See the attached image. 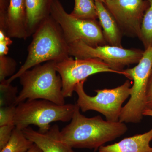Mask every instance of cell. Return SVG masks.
Wrapping results in <instances>:
<instances>
[{
    "label": "cell",
    "instance_id": "obj_1",
    "mask_svg": "<svg viewBox=\"0 0 152 152\" xmlns=\"http://www.w3.org/2000/svg\"><path fill=\"white\" fill-rule=\"evenodd\" d=\"M76 107L71 122L60 131L63 141L75 148L97 149L108 142L124 134L128 131L125 123L104 121L100 116L87 118Z\"/></svg>",
    "mask_w": 152,
    "mask_h": 152
},
{
    "label": "cell",
    "instance_id": "obj_2",
    "mask_svg": "<svg viewBox=\"0 0 152 152\" xmlns=\"http://www.w3.org/2000/svg\"><path fill=\"white\" fill-rule=\"evenodd\" d=\"M25 62L15 75L5 81L11 84L23 73L45 62L60 61L70 56L69 45L59 26L51 16L48 17L32 35Z\"/></svg>",
    "mask_w": 152,
    "mask_h": 152
},
{
    "label": "cell",
    "instance_id": "obj_3",
    "mask_svg": "<svg viewBox=\"0 0 152 152\" xmlns=\"http://www.w3.org/2000/svg\"><path fill=\"white\" fill-rule=\"evenodd\" d=\"M56 62H47L28 70L19 77L22 89L15 104L26 100H46L59 105L65 104L61 78L55 67Z\"/></svg>",
    "mask_w": 152,
    "mask_h": 152
},
{
    "label": "cell",
    "instance_id": "obj_4",
    "mask_svg": "<svg viewBox=\"0 0 152 152\" xmlns=\"http://www.w3.org/2000/svg\"><path fill=\"white\" fill-rule=\"evenodd\" d=\"M76 107V104L59 105L46 100H28L17 105L14 125L22 131L35 125L39 128V132L45 133L50 129L51 123L71 121Z\"/></svg>",
    "mask_w": 152,
    "mask_h": 152
},
{
    "label": "cell",
    "instance_id": "obj_5",
    "mask_svg": "<svg viewBox=\"0 0 152 152\" xmlns=\"http://www.w3.org/2000/svg\"><path fill=\"white\" fill-rule=\"evenodd\" d=\"M121 72L122 75L133 82L130 98L123 107L119 121L125 123L140 122L146 109L147 87L152 72V46L145 50L137 66Z\"/></svg>",
    "mask_w": 152,
    "mask_h": 152
},
{
    "label": "cell",
    "instance_id": "obj_6",
    "mask_svg": "<svg viewBox=\"0 0 152 152\" xmlns=\"http://www.w3.org/2000/svg\"><path fill=\"white\" fill-rule=\"evenodd\" d=\"M86 80L82 81L76 85L75 91L78 95L77 104L82 112L94 110L104 115L107 121H119L122 105L130 96L133 82L126 81L119 86L113 89L95 90L96 95L91 96L84 88Z\"/></svg>",
    "mask_w": 152,
    "mask_h": 152
},
{
    "label": "cell",
    "instance_id": "obj_7",
    "mask_svg": "<svg viewBox=\"0 0 152 152\" xmlns=\"http://www.w3.org/2000/svg\"><path fill=\"white\" fill-rule=\"evenodd\" d=\"M50 16L59 26L68 45L78 41L92 47L107 45L99 21L78 18L68 14L59 0L53 1Z\"/></svg>",
    "mask_w": 152,
    "mask_h": 152
},
{
    "label": "cell",
    "instance_id": "obj_8",
    "mask_svg": "<svg viewBox=\"0 0 152 152\" xmlns=\"http://www.w3.org/2000/svg\"><path fill=\"white\" fill-rule=\"evenodd\" d=\"M144 51L139 49H126L110 45L92 47L78 41L69 45V55L75 58H97L110 66L117 74L122 75L125 66L138 64Z\"/></svg>",
    "mask_w": 152,
    "mask_h": 152
},
{
    "label": "cell",
    "instance_id": "obj_9",
    "mask_svg": "<svg viewBox=\"0 0 152 152\" xmlns=\"http://www.w3.org/2000/svg\"><path fill=\"white\" fill-rule=\"evenodd\" d=\"M55 67L61 78L65 98L72 96L77 84L86 80L90 76L102 72L117 73L108 65L97 58L74 59L69 56L55 62Z\"/></svg>",
    "mask_w": 152,
    "mask_h": 152
},
{
    "label": "cell",
    "instance_id": "obj_10",
    "mask_svg": "<svg viewBox=\"0 0 152 152\" xmlns=\"http://www.w3.org/2000/svg\"><path fill=\"white\" fill-rule=\"evenodd\" d=\"M106 8L113 16L123 36L140 39L142 22L149 5L146 0H105Z\"/></svg>",
    "mask_w": 152,
    "mask_h": 152
},
{
    "label": "cell",
    "instance_id": "obj_11",
    "mask_svg": "<svg viewBox=\"0 0 152 152\" xmlns=\"http://www.w3.org/2000/svg\"><path fill=\"white\" fill-rule=\"evenodd\" d=\"M22 131L26 137L37 145L43 152H75L72 148L61 139L59 128L57 125L51 126L45 133L34 130L29 126Z\"/></svg>",
    "mask_w": 152,
    "mask_h": 152
},
{
    "label": "cell",
    "instance_id": "obj_12",
    "mask_svg": "<svg viewBox=\"0 0 152 152\" xmlns=\"http://www.w3.org/2000/svg\"><path fill=\"white\" fill-rule=\"evenodd\" d=\"M10 37L26 40L28 37L25 0H9L7 20Z\"/></svg>",
    "mask_w": 152,
    "mask_h": 152
},
{
    "label": "cell",
    "instance_id": "obj_13",
    "mask_svg": "<svg viewBox=\"0 0 152 152\" xmlns=\"http://www.w3.org/2000/svg\"><path fill=\"white\" fill-rule=\"evenodd\" d=\"M95 2L98 19L107 45L123 47L122 39L123 35L115 19L103 3L99 1Z\"/></svg>",
    "mask_w": 152,
    "mask_h": 152
},
{
    "label": "cell",
    "instance_id": "obj_14",
    "mask_svg": "<svg viewBox=\"0 0 152 152\" xmlns=\"http://www.w3.org/2000/svg\"><path fill=\"white\" fill-rule=\"evenodd\" d=\"M152 128L146 132L125 138L118 142L102 146L99 152H152Z\"/></svg>",
    "mask_w": 152,
    "mask_h": 152
},
{
    "label": "cell",
    "instance_id": "obj_15",
    "mask_svg": "<svg viewBox=\"0 0 152 152\" xmlns=\"http://www.w3.org/2000/svg\"><path fill=\"white\" fill-rule=\"evenodd\" d=\"M53 0H25L27 30L29 37L43 22L50 16Z\"/></svg>",
    "mask_w": 152,
    "mask_h": 152
},
{
    "label": "cell",
    "instance_id": "obj_16",
    "mask_svg": "<svg viewBox=\"0 0 152 152\" xmlns=\"http://www.w3.org/2000/svg\"><path fill=\"white\" fill-rule=\"evenodd\" d=\"M34 143L27 138L23 131L15 128L10 138L1 152H27Z\"/></svg>",
    "mask_w": 152,
    "mask_h": 152
},
{
    "label": "cell",
    "instance_id": "obj_17",
    "mask_svg": "<svg viewBox=\"0 0 152 152\" xmlns=\"http://www.w3.org/2000/svg\"><path fill=\"white\" fill-rule=\"evenodd\" d=\"M75 3L72 15L84 20L98 19L94 0H75Z\"/></svg>",
    "mask_w": 152,
    "mask_h": 152
},
{
    "label": "cell",
    "instance_id": "obj_18",
    "mask_svg": "<svg viewBox=\"0 0 152 152\" xmlns=\"http://www.w3.org/2000/svg\"><path fill=\"white\" fill-rule=\"evenodd\" d=\"M149 5L144 15L140 40L145 50L152 46V0H148Z\"/></svg>",
    "mask_w": 152,
    "mask_h": 152
},
{
    "label": "cell",
    "instance_id": "obj_19",
    "mask_svg": "<svg viewBox=\"0 0 152 152\" xmlns=\"http://www.w3.org/2000/svg\"><path fill=\"white\" fill-rule=\"evenodd\" d=\"M1 107L15 105V101L18 92L17 87H13L11 84L4 82L1 83Z\"/></svg>",
    "mask_w": 152,
    "mask_h": 152
},
{
    "label": "cell",
    "instance_id": "obj_20",
    "mask_svg": "<svg viewBox=\"0 0 152 152\" xmlns=\"http://www.w3.org/2000/svg\"><path fill=\"white\" fill-rule=\"evenodd\" d=\"M17 63L13 59L6 56H0V82H4L6 78L13 75L16 69Z\"/></svg>",
    "mask_w": 152,
    "mask_h": 152
},
{
    "label": "cell",
    "instance_id": "obj_21",
    "mask_svg": "<svg viewBox=\"0 0 152 152\" xmlns=\"http://www.w3.org/2000/svg\"><path fill=\"white\" fill-rule=\"evenodd\" d=\"M16 106L10 105L1 107L0 126L9 124H14V118Z\"/></svg>",
    "mask_w": 152,
    "mask_h": 152
},
{
    "label": "cell",
    "instance_id": "obj_22",
    "mask_svg": "<svg viewBox=\"0 0 152 152\" xmlns=\"http://www.w3.org/2000/svg\"><path fill=\"white\" fill-rule=\"evenodd\" d=\"M14 124H9L0 126V150L8 142L14 129Z\"/></svg>",
    "mask_w": 152,
    "mask_h": 152
},
{
    "label": "cell",
    "instance_id": "obj_23",
    "mask_svg": "<svg viewBox=\"0 0 152 152\" xmlns=\"http://www.w3.org/2000/svg\"><path fill=\"white\" fill-rule=\"evenodd\" d=\"M9 4V0H0V31L4 32L7 34V16Z\"/></svg>",
    "mask_w": 152,
    "mask_h": 152
},
{
    "label": "cell",
    "instance_id": "obj_24",
    "mask_svg": "<svg viewBox=\"0 0 152 152\" xmlns=\"http://www.w3.org/2000/svg\"><path fill=\"white\" fill-rule=\"evenodd\" d=\"M12 42L10 37L3 31H0V56L7 54L8 47Z\"/></svg>",
    "mask_w": 152,
    "mask_h": 152
},
{
    "label": "cell",
    "instance_id": "obj_25",
    "mask_svg": "<svg viewBox=\"0 0 152 152\" xmlns=\"http://www.w3.org/2000/svg\"><path fill=\"white\" fill-rule=\"evenodd\" d=\"M146 105V109L152 110V72L147 87Z\"/></svg>",
    "mask_w": 152,
    "mask_h": 152
},
{
    "label": "cell",
    "instance_id": "obj_26",
    "mask_svg": "<svg viewBox=\"0 0 152 152\" xmlns=\"http://www.w3.org/2000/svg\"><path fill=\"white\" fill-rule=\"evenodd\" d=\"M27 152H43V151L37 145L34 143L32 147Z\"/></svg>",
    "mask_w": 152,
    "mask_h": 152
},
{
    "label": "cell",
    "instance_id": "obj_27",
    "mask_svg": "<svg viewBox=\"0 0 152 152\" xmlns=\"http://www.w3.org/2000/svg\"><path fill=\"white\" fill-rule=\"evenodd\" d=\"M143 116L152 117V110L145 109L143 112Z\"/></svg>",
    "mask_w": 152,
    "mask_h": 152
},
{
    "label": "cell",
    "instance_id": "obj_28",
    "mask_svg": "<svg viewBox=\"0 0 152 152\" xmlns=\"http://www.w3.org/2000/svg\"><path fill=\"white\" fill-rule=\"evenodd\" d=\"M95 1H99L102 2L103 3L105 2V0H94Z\"/></svg>",
    "mask_w": 152,
    "mask_h": 152
}]
</instances>
